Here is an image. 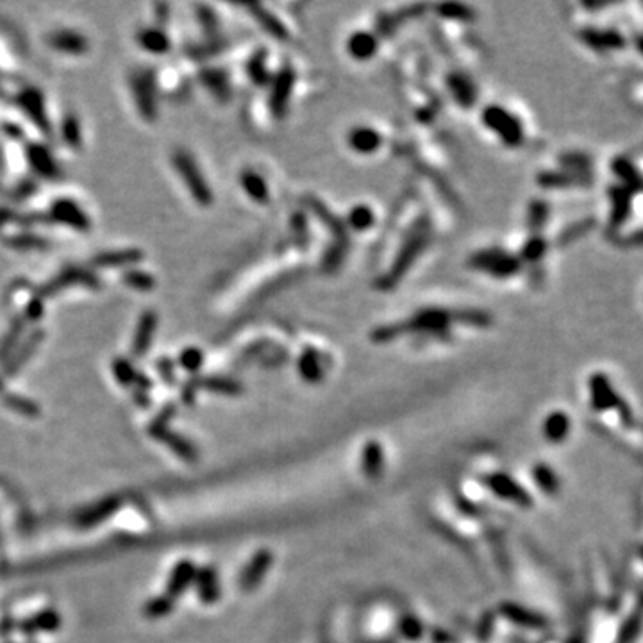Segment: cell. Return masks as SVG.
Returning a JSON list of instances; mask_svg holds the SVG:
<instances>
[{"instance_id":"1f68e13d","label":"cell","mask_w":643,"mask_h":643,"mask_svg":"<svg viewBox=\"0 0 643 643\" xmlns=\"http://www.w3.org/2000/svg\"><path fill=\"white\" fill-rule=\"evenodd\" d=\"M197 585H199V597L204 600L206 604L216 602V599H218L220 595V588L216 574L213 572L211 569L200 570L199 577H197Z\"/></svg>"},{"instance_id":"30bf717a","label":"cell","mask_w":643,"mask_h":643,"mask_svg":"<svg viewBox=\"0 0 643 643\" xmlns=\"http://www.w3.org/2000/svg\"><path fill=\"white\" fill-rule=\"evenodd\" d=\"M304 202H306L307 208L314 213V216L320 220V224L331 232V236H333V244H349L350 245L347 225L343 224V222H341L336 215H333V213L327 209V206L324 204V202H320V199H317V197H307Z\"/></svg>"},{"instance_id":"d590c367","label":"cell","mask_w":643,"mask_h":643,"mask_svg":"<svg viewBox=\"0 0 643 643\" xmlns=\"http://www.w3.org/2000/svg\"><path fill=\"white\" fill-rule=\"evenodd\" d=\"M385 467V458H383V449L379 447L377 442H370L363 454V470L369 477H377Z\"/></svg>"},{"instance_id":"4dcf8cb0","label":"cell","mask_w":643,"mask_h":643,"mask_svg":"<svg viewBox=\"0 0 643 643\" xmlns=\"http://www.w3.org/2000/svg\"><path fill=\"white\" fill-rule=\"evenodd\" d=\"M247 74L251 77V81L258 86H265L272 81V74L268 72L267 67V52L259 51L248 59L247 63Z\"/></svg>"},{"instance_id":"cb8c5ba5","label":"cell","mask_w":643,"mask_h":643,"mask_svg":"<svg viewBox=\"0 0 643 643\" xmlns=\"http://www.w3.org/2000/svg\"><path fill=\"white\" fill-rule=\"evenodd\" d=\"M347 51H349V54L352 55L354 59L366 61V59L372 58L377 51L376 34H372V32H366V31L354 32V34L349 38Z\"/></svg>"},{"instance_id":"8992f818","label":"cell","mask_w":643,"mask_h":643,"mask_svg":"<svg viewBox=\"0 0 643 643\" xmlns=\"http://www.w3.org/2000/svg\"><path fill=\"white\" fill-rule=\"evenodd\" d=\"M295 70L290 65H284L275 75H272L270 81V111L275 118H284L288 113V104H290L291 93L295 86Z\"/></svg>"},{"instance_id":"2e32d148","label":"cell","mask_w":643,"mask_h":643,"mask_svg":"<svg viewBox=\"0 0 643 643\" xmlns=\"http://www.w3.org/2000/svg\"><path fill=\"white\" fill-rule=\"evenodd\" d=\"M48 47L63 54H84L88 51V39L74 31H54L47 38Z\"/></svg>"},{"instance_id":"52a82bcc","label":"cell","mask_w":643,"mask_h":643,"mask_svg":"<svg viewBox=\"0 0 643 643\" xmlns=\"http://www.w3.org/2000/svg\"><path fill=\"white\" fill-rule=\"evenodd\" d=\"M131 88H133L134 102H136L140 117L147 122H154L157 118L156 93H154V79L149 72H134L131 75Z\"/></svg>"},{"instance_id":"7bdbcfd3","label":"cell","mask_w":643,"mask_h":643,"mask_svg":"<svg viewBox=\"0 0 643 643\" xmlns=\"http://www.w3.org/2000/svg\"><path fill=\"white\" fill-rule=\"evenodd\" d=\"M291 236L298 248H306L310 244V231H307V222L304 213H293L291 216Z\"/></svg>"},{"instance_id":"bcb514c9","label":"cell","mask_w":643,"mask_h":643,"mask_svg":"<svg viewBox=\"0 0 643 643\" xmlns=\"http://www.w3.org/2000/svg\"><path fill=\"white\" fill-rule=\"evenodd\" d=\"M4 404L8 406V408L15 409V411L22 413V415H25V416L38 415V406H36L34 402H31V400L22 399V397H18V395H6Z\"/></svg>"},{"instance_id":"f907efd6","label":"cell","mask_w":643,"mask_h":643,"mask_svg":"<svg viewBox=\"0 0 643 643\" xmlns=\"http://www.w3.org/2000/svg\"><path fill=\"white\" fill-rule=\"evenodd\" d=\"M547 220V206L543 202H533L529 206V225L533 229L541 227Z\"/></svg>"},{"instance_id":"836d02e7","label":"cell","mask_w":643,"mask_h":643,"mask_svg":"<svg viewBox=\"0 0 643 643\" xmlns=\"http://www.w3.org/2000/svg\"><path fill=\"white\" fill-rule=\"evenodd\" d=\"M195 385L208 390V392L222 393V395H238V393H241V386L236 380L225 379V377H200V379L195 380Z\"/></svg>"},{"instance_id":"4316f807","label":"cell","mask_w":643,"mask_h":643,"mask_svg":"<svg viewBox=\"0 0 643 643\" xmlns=\"http://www.w3.org/2000/svg\"><path fill=\"white\" fill-rule=\"evenodd\" d=\"M113 373H114V377H117V379L126 386L138 385V388L140 390L150 388L149 377L140 376V373L136 372V369L133 366V363L127 359H124V357H117V359L113 361Z\"/></svg>"},{"instance_id":"83f0119b","label":"cell","mask_w":643,"mask_h":643,"mask_svg":"<svg viewBox=\"0 0 643 643\" xmlns=\"http://www.w3.org/2000/svg\"><path fill=\"white\" fill-rule=\"evenodd\" d=\"M150 432H152V435L156 436V438H161L163 442H166V445H168V447H172L173 451H175L177 454H179L183 459H188V461H193V459H195V456H197L195 449H193L192 445L188 444V442H185V439L180 438V436L173 435V432H170L168 429L163 427V425H161L159 422L152 425Z\"/></svg>"},{"instance_id":"ac0fdd59","label":"cell","mask_w":643,"mask_h":643,"mask_svg":"<svg viewBox=\"0 0 643 643\" xmlns=\"http://www.w3.org/2000/svg\"><path fill=\"white\" fill-rule=\"evenodd\" d=\"M447 86L449 91L452 93L456 102L459 106L463 107H472L475 104V98H477V91H475L474 83H472V79L465 74H456L449 75L447 79Z\"/></svg>"},{"instance_id":"816d5d0a","label":"cell","mask_w":643,"mask_h":643,"mask_svg":"<svg viewBox=\"0 0 643 643\" xmlns=\"http://www.w3.org/2000/svg\"><path fill=\"white\" fill-rule=\"evenodd\" d=\"M199 20L200 24L204 25L206 32L208 34H216V29H218V22H216V16L209 11L208 8H199Z\"/></svg>"},{"instance_id":"8fae6325","label":"cell","mask_w":643,"mask_h":643,"mask_svg":"<svg viewBox=\"0 0 643 643\" xmlns=\"http://www.w3.org/2000/svg\"><path fill=\"white\" fill-rule=\"evenodd\" d=\"M484 482H486L488 488H490L497 497L515 502L518 506H531V497L527 495V491L524 490L517 481H513L510 475L491 474L484 479Z\"/></svg>"},{"instance_id":"f5cc1de1","label":"cell","mask_w":643,"mask_h":643,"mask_svg":"<svg viewBox=\"0 0 643 643\" xmlns=\"http://www.w3.org/2000/svg\"><path fill=\"white\" fill-rule=\"evenodd\" d=\"M172 609V600L170 599H157L152 600L149 606H147V613L149 616H163Z\"/></svg>"},{"instance_id":"5b68a950","label":"cell","mask_w":643,"mask_h":643,"mask_svg":"<svg viewBox=\"0 0 643 643\" xmlns=\"http://www.w3.org/2000/svg\"><path fill=\"white\" fill-rule=\"evenodd\" d=\"M482 124L508 147H518L524 142V127L520 120L501 106H488L481 114Z\"/></svg>"},{"instance_id":"f35d334b","label":"cell","mask_w":643,"mask_h":643,"mask_svg":"<svg viewBox=\"0 0 643 643\" xmlns=\"http://www.w3.org/2000/svg\"><path fill=\"white\" fill-rule=\"evenodd\" d=\"M122 283L127 288H133L138 291H150L156 288V279L149 272L142 270H127L122 274Z\"/></svg>"},{"instance_id":"d4e9b609","label":"cell","mask_w":643,"mask_h":643,"mask_svg":"<svg viewBox=\"0 0 643 643\" xmlns=\"http://www.w3.org/2000/svg\"><path fill=\"white\" fill-rule=\"evenodd\" d=\"M298 372L310 383H318L324 379V357L318 350L306 349L298 357Z\"/></svg>"},{"instance_id":"c3c4849f","label":"cell","mask_w":643,"mask_h":643,"mask_svg":"<svg viewBox=\"0 0 643 643\" xmlns=\"http://www.w3.org/2000/svg\"><path fill=\"white\" fill-rule=\"evenodd\" d=\"M534 479H536V482L540 484L541 490L549 491V493H552V491L557 490V479L550 468L538 467L536 470H534Z\"/></svg>"},{"instance_id":"3957f363","label":"cell","mask_w":643,"mask_h":643,"mask_svg":"<svg viewBox=\"0 0 643 643\" xmlns=\"http://www.w3.org/2000/svg\"><path fill=\"white\" fill-rule=\"evenodd\" d=\"M172 163L175 166L177 173L183 179V183L188 188L190 195L193 197L197 204L202 208H208L213 204V192L209 188L208 180L200 172L199 165H197L195 157L185 149H177L172 156Z\"/></svg>"},{"instance_id":"5bb4252c","label":"cell","mask_w":643,"mask_h":643,"mask_svg":"<svg viewBox=\"0 0 643 643\" xmlns=\"http://www.w3.org/2000/svg\"><path fill=\"white\" fill-rule=\"evenodd\" d=\"M272 563H274V556H272L268 550H259V552H256L254 557L251 559V563L245 566V572L239 577V588L244 590V592H252V590L263 581L265 574H267L268 566H270Z\"/></svg>"},{"instance_id":"9f6ffc18","label":"cell","mask_w":643,"mask_h":643,"mask_svg":"<svg viewBox=\"0 0 643 643\" xmlns=\"http://www.w3.org/2000/svg\"><path fill=\"white\" fill-rule=\"evenodd\" d=\"M9 220V213L8 211H0V227H2V225L6 224V222H8Z\"/></svg>"},{"instance_id":"db71d44e","label":"cell","mask_w":643,"mask_h":643,"mask_svg":"<svg viewBox=\"0 0 643 643\" xmlns=\"http://www.w3.org/2000/svg\"><path fill=\"white\" fill-rule=\"evenodd\" d=\"M44 314V300L41 298H32L31 303L25 307V320H38Z\"/></svg>"},{"instance_id":"484cf974","label":"cell","mask_w":643,"mask_h":643,"mask_svg":"<svg viewBox=\"0 0 643 643\" xmlns=\"http://www.w3.org/2000/svg\"><path fill=\"white\" fill-rule=\"evenodd\" d=\"M247 9L252 13V16H254L256 22H258V24L261 25V27H263L268 34L274 36L275 39L288 38L286 27H284L283 22H281V20H279L274 13H270L268 9H265L263 6H256V4L247 6Z\"/></svg>"},{"instance_id":"4fadbf2b","label":"cell","mask_w":643,"mask_h":643,"mask_svg":"<svg viewBox=\"0 0 643 643\" xmlns=\"http://www.w3.org/2000/svg\"><path fill=\"white\" fill-rule=\"evenodd\" d=\"M25 156H27L31 168L39 177H44V179H58L59 166L47 147L39 145V143H29L27 149H25Z\"/></svg>"},{"instance_id":"74e56055","label":"cell","mask_w":643,"mask_h":643,"mask_svg":"<svg viewBox=\"0 0 643 643\" xmlns=\"http://www.w3.org/2000/svg\"><path fill=\"white\" fill-rule=\"evenodd\" d=\"M345 225L354 229V231H366V229H370L373 225V211L369 206H356V208L350 209Z\"/></svg>"},{"instance_id":"d6986e66","label":"cell","mask_w":643,"mask_h":643,"mask_svg":"<svg viewBox=\"0 0 643 643\" xmlns=\"http://www.w3.org/2000/svg\"><path fill=\"white\" fill-rule=\"evenodd\" d=\"M347 142H349L350 149L356 150V152L370 154L379 149L383 138L376 129H370V127H354L347 136Z\"/></svg>"},{"instance_id":"ab89813d","label":"cell","mask_w":643,"mask_h":643,"mask_svg":"<svg viewBox=\"0 0 643 643\" xmlns=\"http://www.w3.org/2000/svg\"><path fill=\"white\" fill-rule=\"evenodd\" d=\"M24 318H16V320H13L9 331L4 334V338L0 340V357H6L16 345H18L20 336L24 333Z\"/></svg>"},{"instance_id":"60d3db41","label":"cell","mask_w":643,"mask_h":643,"mask_svg":"<svg viewBox=\"0 0 643 643\" xmlns=\"http://www.w3.org/2000/svg\"><path fill=\"white\" fill-rule=\"evenodd\" d=\"M569 432V418L563 413H552L545 420V435L549 439H563Z\"/></svg>"},{"instance_id":"d6a6232c","label":"cell","mask_w":643,"mask_h":643,"mask_svg":"<svg viewBox=\"0 0 643 643\" xmlns=\"http://www.w3.org/2000/svg\"><path fill=\"white\" fill-rule=\"evenodd\" d=\"M349 247V244H331L326 248L324 258H322V270H324V274H334V272L340 270V267L347 258Z\"/></svg>"},{"instance_id":"9a60e30c","label":"cell","mask_w":643,"mask_h":643,"mask_svg":"<svg viewBox=\"0 0 643 643\" xmlns=\"http://www.w3.org/2000/svg\"><path fill=\"white\" fill-rule=\"evenodd\" d=\"M157 329V314L154 311H145L138 320L136 331H134L133 338V354L136 357L143 356L149 352L150 345H152L154 334Z\"/></svg>"},{"instance_id":"b9f144b4","label":"cell","mask_w":643,"mask_h":643,"mask_svg":"<svg viewBox=\"0 0 643 643\" xmlns=\"http://www.w3.org/2000/svg\"><path fill=\"white\" fill-rule=\"evenodd\" d=\"M436 11L439 13V16L456 20V22H472L475 18L474 9L465 4H442L436 8Z\"/></svg>"},{"instance_id":"8d00e7d4","label":"cell","mask_w":643,"mask_h":643,"mask_svg":"<svg viewBox=\"0 0 643 643\" xmlns=\"http://www.w3.org/2000/svg\"><path fill=\"white\" fill-rule=\"evenodd\" d=\"M61 138H63V142L70 149H81L83 134H81V126H79V120L75 114L67 113L63 120H61Z\"/></svg>"},{"instance_id":"f1b7e54d","label":"cell","mask_w":643,"mask_h":643,"mask_svg":"<svg viewBox=\"0 0 643 643\" xmlns=\"http://www.w3.org/2000/svg\"><path fill=\"white\" fill-rule=\"evenodd\" d=\"M193 579H195V566H193L190 561L179 563L177 569L172 572V577H170V581H168V593L172 597L180 595V593L188 588V585Z\"/></svg>"},{"instance_id":"7402d4cb","label":"cell","mask_w":643,"mask_h":643,"mask_svg":"<svg viewBox=\"0 0 643 643\" xmlns=\"http://www.w3.org/2000/svg\"><path fill=\"white\" fill-rule=\"evenodd\" d=\"M44 338H45L44 331L36 329L34 333H32L31 336H29L27 340H25L24 343H22V345L18 347L16 354L11 357V361L8 363V366H6V373H8V376H13V373H16V370L22 369V366H24L25 363H27V361L31 359L32 354H34L36 350H38L39 343H41V340H44Z\"/></svg>"},{"instance_id":"7dc6e473","label":"cell","mask_w":643,"mask_h":643,"mask_svg":"<svg viewBox=\"0 0 643 643\" xmlns=\"http://www.w3.org/2000/svg\"><path fill=\"white\" fill-rule=\"evenodd\" d=\"M545 252V241L538 236L531 238L524 247H522V259H526V261H538V259L543 256Z\"/></svg>"},{"instance_id":"f546056e","label":"cell","mask_w":643,"mask_h":643,"mask_svg":"<svg viewBox=\"0 0 643 643\" xmlns=\"http://www.w3.org/2000/svg\"><path fill=\"white\" fill-rule=\"evenodd\" d=\"M501 609L506 618H510L511 622L518 625H527V628H541V625H545V620L541 618V616H538L536 613L527 611L522 606L502 604Z\"/></svg>"},{"instance_id":"7c38bea8","label":"cell","mask_w":643,"mask_h":643,"mask_svg":"<svg viewBox=\"0 0 643 643\" xmlns=\"http://www.w3.org/2000/svg\"><path fill=\"white\" fill-rule=\"evenodd\" d=\"M18 104L41 133L51 134V124H48L47 113H45L44 97L36 88H27V90L22 91L18 95Z\"/></svg>"},{"instance_id":"681fc988","label":"cell","mask_w":643,"mask_h":643,"mask_svg":"<svg viewBox=\"0 0 643 643\" xmlns=\"http://www.w3.org/2000/svg\"><path fill=\"white\" fill-rule=\"evenodd\" d=\"M29 625H32L34 631H52L59 625V616L55 613H45V615H39L31 622H27V628Z\"/></svg>"},{"instance_id":"e0dca14e","label":"cell","mask_w":643,"mask_h":643,"mask_svg":"<svg viewBox=\"0 0 643 643\" xmlns=\"http://www.w3.org/2000/svg\"><path fill=\"white\" fill-rule=\"evenodd\" d=\"M143 259V252L140 248H120V251H107L95 256L93 265L102 268L113 267H131L140 263Z\"/></svg>"},{"instance_id":"603a6c76","label":"cell","mask_w":643,"mask_h":643,"mask_svg":"<svg viewBox=\"0 0 643 643\" xmlns=\"http://www.w3.org/2000/svg\"><path fill=\"white\" fill-rule=\"evenodd\" d=\"M200 81L222 102H225L231 97V83H229L227 74L224 70H220V68H206V70L200 72Z\"/></svg>"},{"instance_id":"e575fe53","label":"cell","mask_w":643,"mask_h":643,"mask_svg":"<svg viewBox=\"0 0 643 643\" xmlns=\"http://www.w3.org/2000/svg\"><path fill=\"white\" fill-rule=\"evenodd\" d=\"M4 244L8 247L16 248V251H45V248H48V239L36 234H27V232L9 236L4 239Z\"/></svg>"},{"instance_id":"9c48e42d","label":"cell","mask_w":643,"mask_h":643,"mask_svg":"<svg viewBox=\"0 0 643 643\" xmlns=\"http://www.w3.org/2000/svg\"><path fill=\"white\" fill-rule=\"evenodd\" d=\"M48 218L58 222V224L68 225L75 231L86 232L90 231V218L86 213L81 209V206L75 204L70 199H55L48 209Z\"/></svg>"},{"instance_id":"ffe728a7","label":"cell","mask_w":643,"mask_h":643,"mask_svg":"<svg viewBox=\"0 0 643 643\" xmlns=\"http://www.w3.org/2000/svg\"><path fill=\"white\" fill-rule=\"evenodd\" d=\"M138 45L143 48V51L150 52V54H166L172 47L170 44V38L163 29L159 27H147L142 29V31L138 32L136 36Z\"/></svg>"},{"instance_id":"f6af8a7d","label":"cell","mask_w":643,"mask_h":643,"mask_svg":"<svg viewBox=\"0 0 643 643\" xmlns=\"http://www.w3.org/2000/svg\"><path fill=\"white\" fill-rule=\"evenodd\" d=\"M117 508H118V502L106 501V502H102V504L95 506L93 510H90L88 513H84L79 522H81L83 526H93V524H97L98 520L106 518L107 515H110L113 510H117Z\"/></svg>"},{"instance_id":"ba28073f","label":"cell","mask_w":643,"mask_h":643,"mask_svg":"<svg viewBox=\"0 0 643 643\" xmlns=\"http://www.w3.org/2000/svg\"><path fill=\"white\" fill-rule=\"evenodd\" d=\"M75 284H81V286L86 288H98L100 281L97 279V275H93L91 272L83 270V268L72 267L63 270L59 275L52 277L47 284H45L41 290H39V297H51V295L59 293L65 288L75 286Z\"/></svg>"},{"instance_id":"11a10c76","label":"cell","mask_w":643,"mask_h":643,"mask_svg":"<svg viewBox=\"0 0 643 643\" xmlns=\"http://www.w3.org/2000/svg\"><path fill=\"white\" fill-rule=\"evenodd\" d=\"M157 369L161 370V376L165 377L168 383L170 380H173V365L168 359H161L159 363H157Z\"/></svg>"},{"instance_id":"277c9868","label":"cell","mask_w":643,"mask_h":643,"mask_svg":"<svg viewBox=\"0 0 643 643\" xmlns=\"http://www.w3.org/2000/svg\"><path fill=\"white\" fill-rule=\"evenodd\" d=\"M468 267L495 279H508L520 270V258L497 247L482 248L470 256Z\"/></svg>"},{"instance_id":"ee69618b","label":"cell","mask_w":643,"mask_h":643,"mask_svg":"<svg viewBox=\"0 0 643 643\" xmlns=\"http://www.w3.org/2000/svg\"><path fill=\"white\" fill-rule=\"evenodd\" d=\"M179 363L180 366L185 370H188L190 373H195L197 370H200L202 365H204V354H202L200 349H197V347H188V349H185L180 352Z\"/></svg>"},{"instance_id":"44dd1931","label":"cell","mask_w":643,"mask_h":643,"mask_svg":"<svg viewBox=\"0 0 643 643\" xmlns=\"http://www.w3.org/2000/svg\"><path fill=\"white\" fill-rule=\"evenodd\" d=\"M239 183H241V188L245 190V193L258 204H267L270 200V190L267 186V180L254 170H244L239 175Z\"/></svg>"},{"instance_id":"7a4b0ae2","label":"cell","mask_w":643,"mask_h":643,"mask_svg":"<svg viewBox=\"0 0 643 643\" xmlns=\"http://www.w3.org/2000/svg\"><path fill=\"white\" fill-rule=\"evenodd\" d=\"M431 234V220L427 216H420L418 220H415V224L409 227L408 234L402 239V245H400L399 252L393 259L388 274H385L377 281V288L380 291H392L393 288H397L399 281H402V277L408 274V270L418 259V256L429 247Z\"/></svg>"},{"instance_id":"6da1fadb","label":"cell","mask_w":643,"mask_h":643,"mask_svg":"<svg viewBox=\"0 0 643 643\" xmlns=\"http://www.w3.org/2000/svg\"><path fill=\"white\" fill-rule=\"evenodd\" d=\"M452 324H465L474 327H488L491 314L481 310H447V307H424L413 313L411 318L379 326L370 338L376 343L393 341L404 334H427L435 338H447Z\"/></svg>"}]
</instances>
